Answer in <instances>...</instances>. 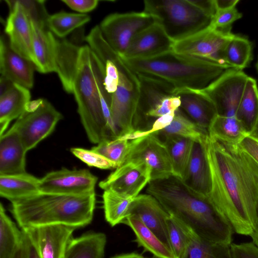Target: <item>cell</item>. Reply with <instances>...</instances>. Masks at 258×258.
Listing matches in <instances>:
<instances>
[{"instance_id": "1", "label": "cell", "mask_w": 258, "mask_h": 258, "mask_svg": "<svg viewBox=\"0 0 258 258\" xmlns=\"http://www.w3.org/2000/svg\"><path fill=\"white\" fill-rule=\"evenodd\" d=\"M203 144L211 181L207 200L226 217L235 232L249 236L258 205V164L238 145L209 135Z\"/></svg>"}, {"instance_id": "2", "label": "cell", "mask_w": 258, "mask_h": 258, "mask_svg": "<svg viewBox=\"0 0 258 258\" xmlns=\"http://www.w3.org/2000/svg\"><path fill=\"white\" fill-rule=\"evenodd\" d=\"M146 191L169 215L181 220L199 237L231 245L233 228L228 220L207 199L190 191L177 177L172 175L151 181Z\"/></svg>"}, {"instance_id": "3", "label": "cell", "mask_w": 258, "mask_h": 258, "mask_svg": "<svg viewBox=\"0 0 258 258\" xmlns=\"http://www.w3.org/2000/svg\"><path fill=\"white\" fill-rule=\"evenodd\" d=\"M95 191L81 195L40 192L11 202V212L21 229L52 225L77 228L92 221Z\"/></svg>"}, {"instance_id": "4", "label": "cell", "mask_w": 258, "mask_h": 258, "mask_svg": "<svg viewBox=\"0 0 258 258\" xmlns=\"http://www.w3.org/2000/svg\"><path fill=\"white\" fill-rule=\"evenodd\" d=\"M122 59L136 74L161 79L176 91L203 89L226 71L232 69L173 49L150 57Z\"/></svg>"}, {"instance_id": "5", "label": "cell", "mask_w": 258, "mask_h": 258, "mask_svg": "<svg viewBox=\"0 0 258 258\" xmlns=\"http://www.w3.org/2000/svg\"><path fill=\"white\" fill-rule=\"evenodd\" d=\"M94 52L88 45L80 46L71 82L78 112L89 141L98 144L112 139L107 128L102 103L94 78Z\"/></svg>"}, {"instance_id": "6", "label": "cell", "mask_w": 258, "mask_h": 258, "mask_svg": "<svg viewBox=\"0 0 258 258\" xmlns=\"http://www.w3.org/2000/svg\"><path fill=\"white\" fill-rule=\"evenodd\" d=\"M144 12L155 18L174 42L209 27L212 17L190 0L145 1Z\"/></svg>"}, {"instance_id": "7", "label": "cell", "mask_w": 258, "mask_h": 258, "mask_svg": "<svg viewBox=\"0 0 258 258\" xmlns=\"http://www.w3.org/2000/svg\"><path fill=\"white\" fill-rule=\"evenodd\" d=\"M140 93L138 75L123 62L119 68V82L111 95L110 114L117 137L130 135L136 131Z\"/></svg>"}, {"instance_id": "8", "label": "cell", "mask_w": 258, "mask_h": 258, "mask_svg": "<svg viewBox=\"0 0 258 258\" xmlns=\"http://www.w3.org/2000/svg\"><path fill=\"white\" fill-rule=\"evenodd\" d=\"M62 115L46 99L31 100L11 127L19 136L27 151L53 131Z\"/></svg>"}, {"instance_id": "9", "label": "cell", "mask_w": 258, "mask_h": 258, "mask_svg": "<svg viewBox=\"0 0 258 258\" xmlns=\"http://www.w3.org/2000/svg\"><path fill=\"white\" fill-rule=\"evenodd\" d=\"M156 22L155 18L144 11L116 13L106 16L99 27L109 46L121 55L136 35Z\"/></svg>"}, {"instance_id": "10", "label": "cell", "mask_w": 258, "mask_h": 258, "mask_svg": "<svg viewBox=\"0 0 258 258\" xmlns=\"http://www.w3.org/2000/svg\"><path fill=\"white\" fill-rule=\"evenodd\" d=\"M234 35L231 27L217 29L210 26L186 38L175 42L172 49L179 53L228 66L223 61L222 52Z\"/></svg>"}, {"instance_id": "11", "label": "cell", "mask_w": 258, "mask_h": 258, "mask_svg": "<svg viewBox=\"0 0 258 258\" xmlns=\"http://www.w3.org/2000/svg\"><path fill=\"white\" fill-rule=\"evenodd\" d=\"M248 77L241 70L228 69L201 90L213 102L218 114L236 117Z\"/></svg>"}, {"instance_id": "12", "label": "cell", "mask_w": 258, "mask_h": 258, "mask_svg": "<svg viewBox=\"0 0 258 258\" xmlns=\"http://www.w3.org/2000/svg\"><path fill=\"white\" fill-rule=\"evenodd\" d=\"M48 15H28L32 34L34 64L36 70L43 74L57 73L60 48L61 40L46 26Z\"/></svg>"}, {"instance_id": "13", "label": "cell", "mask_w": 258, "mask_h": 258, "mask_svg": "<svg viewBox=\"0 0 258 258\" xmlns=\"http://www.w3.org/2000/svg\"><path fill=\"white\" fill-rule=\"evenodd\" d=\"M124 162L142 161L150 168L151 181L173 175L171 160L163 141L155 133L137 138ZM174 176V175H173Z\"/></svg>"}, {"instance_id": "14", "label": "cell", "mask_w": 258, "mask_h": 258, "mask_svg": "<svg viewBox=\"0 0 258 258\" xmlns=\"http://www.w3.org/2000/svg\"><path fill=\"white\" fill-rule=\"evenodd\" d=\"M150 167L142 161H130L115 168L99 183L104 190H109L127 198L135 199L151 181Z\"/></svg>"}, {"instance_id": "15", "label": "cell", "mask_w": 258, "mask_h": 258, "mask_svg": "<svg viewBox=\"0 0 258 258\" xmlns=\"http://www.w3.org/2000/svg\"><path fill=\"white\" fill-rule=\"evenodd\" d=\"M98 178L86 169L51 171L40 179L41 192L81 195L95 191Z\"/></svg>"}, {"instance_id": "16", "label": "cell", "mask_w": 258, "mask_h": 258, "mask_svg": "<svg viewBox=\"0 0 258 258\" xmlns=\"http://www.w3.org/2000/svg\"><path fill=\"white\" fill-rule=\"evenodd\" d=\"M6 2L10 11L5 31L9 44L14 51L34 63L32 34L29 17L19 0Z\"/></svg>"}, {"instance_id": "17", "label": "cell", "mask_w": 258, "mask_h": 258, "mask_svg": "<svg viewBox=\"0 0 258 258\" xmlns=\"http://www.w3.org/2000/svg\"><path fill=\"white\" fill-rule=\"evenodd\" d=\"M76 227L52 225L22 229L37 249L41 258H63Z\"/></svg>"}, {"instance_id": "18", "label": "cell", "mask_w": 258, "mask_h": 258, "mask_svg": "<svg viewBox=\"0 0 258 258\" xmlns=\"http://www.w3.org/2000/svg\"><path fill=\"white\" fill-rule=\"evenodd\" d=\"M133 215L171 249L168 231L170 215L153 196L148 194L138 195L129 209L128 216Z\"/></svg>"}, {"instance_id": "19", "label": "cell", "mask_w": 258, "mask_h": 258, "mask_svg": "<svg viewBox=\"0 0 258 258\" xmlns=\"http://www.w3.org/2000/svg\"><path fill=\"white\" fill-rule=\"evenodd\" d=\"M174 43L156 22L136 35L120 56L125 59L150 57L172 50Z\"/></svg>"}, {"instance_id": "20", "label": "cell", "mask_w": 258, "mask_h": 258, "mask_svg": "<svg viewBox=\"0 0 258 258\" xmlns=\"http://www.w3.org/2000/svg\"><path fill=\"white\" fill-rule=\"evenodd\" d=\"M34 63L22 57L11 47L8 39H0L1 77L29 89L34 85Z\"/></svg>"}, {"instance_id": "21", "label": "cell", "mask_w": 258, "mask_h": 258, "mask_svg": "<svg viewBox=\"0 0 258 258\" xmlns=\"http://www.w3.org/2000/svg\"><path fill=\"white\" fill-rule=\"evenodd\" d=\"M203 141L194 142L183 176L179 179L190 191L207 199L210 190L211 181Z\"/></svg>"}, {"instance_id": "22", "label": "cell", "mask_w": 258, "mask_h": 258, "mask_svg": "<svg viewBox=\"0 0 258 258\" xmlns=\"http://www.w3.org/2000/svg\"><path fill=\"white\" fill-rule=\"evenodd\" d=\"M180 100V109L200 127L208 131L217 114L211 100L201 90L184 89L176 91Z\"/></svg>"}, {"instance_id": "23", "label": "cell", "mask_w": 258, "mask_h": 258, "mask_svg": "<svg viewBox=\"0 0 258 258\" xmlns=\"http://www.w3.org/2000/svg\"><path fill=\"white\" fill-rule=\"evenodd\" d=\"M27 152L19 136L12 128L0 136V175L26 173Z\"/></svg>"}, {"instance_id": "24", "label": "cell", "mask_w": 258, "mask_h": 258, "mask_svg": "<svg viewBox=\"0 0 258 258\" xmlns=\"http://www.w3.org/2000/svg\"><path fill=\"white\" fill-rule=\"evenodd\" d=\"M30 101L29 89L14 83L0 94V136L5 133L11 121L23 113Z\"/></svg>"}, {"instance_id": "25", "label": "cell", "mask_w": 258, "mask_h": 258, "mask_svg": "<svg viewBox=\"0 0 258 258\" xmlns=\"http://www.w3.org/2000/svg\"><path fill=\"white\" fill-rule=\"evenodd\" d=\"M40 179L27 172L0 175V196L11 202L39 194Z\"/></svg>"}, {"instance_id": "26", "label": "cell", "mask_w": 258, "mask_h": 258, "mask_svg": "<svg viewBox=\"0 0 258 258\" xmlns=\"http://www.w3.org/2000/svg\"><path fill=\"white\" fill-rule=\"evenodd\" d=\"M107 238L102 232H91L72 238L63 258H104Z\"/></svg>"}, {"instance_id": "27", "label": "cell", "mask_w": 258, "mask_h": 258, "mask_svg": "<svg viewBox=\"0 0 258 258\" xmlns=\"http://www.w3.org/2000/svg\"><path fill=\"white\" fill-rule=\"evenodd\" d=\"M123 224L133 230L136 236L135 241L145 250L157 258H176L172 250L136 215L128 216Z\"/></svg>"}, {"instance_id": "28", "label": "cell", "mask_w": 258, "mask_h": 258, "mask_svg": "<svg viewBox=\"0 0 258 258\" xmlns=\"http://www.w3.org/2000/svg\"><path fill=\"white\" fill-rule=\"evenodd\" d=\"M209 136L220 142L238 145L249 135L236 117H229L218 113L212 119L209 126Z\"/></svg>"}, {"instance_id": "29", "label": "cell", "mask_w": 258, "mask_h": 258, "mask_svg": "<svg viewBox=\"0 0 258 258\" xmlns=\"http://www.w3.org/2000/svg\"><path fill=\"white\" fill-rule=\"evenodd\" d=\"M159 138L163 141L169 154L173 175L181 179L188 162L195 141L177 136H166Z\"/></svg>"}, {"instance_id": "30", "label": "cell", "mask_w": 258, "mask_h": 258, "mask_svg": "<svg viewBox=\"0 0 258 258\" xmlns=\"http://www.w3.org/2000/svg\"><path fill=\"white\" fill-rule=\"evenodd\" d=\"M236 116L250 134L258 119V88L251 77L247 79Z\"/></svg>"}, {"instance_id": "31", "label": "cell", "mask_w": 258, "mask_h": 258, "mask_svg": "<svg viewBox=\"0 0 258 258\" xmlns=\"http://www.w3.org/2000/svg\"><path fill=\"white\" fill-rule=\"evenodd\" d=\"M155 134L160 138L166 136H177L195 142H202L208 135V132L195 123L179 108L175 111L171 123Z\"/></svg>"}, {"instance_id": "32", "label": "cell", "mask_w": 258, "mask_h": 258, "mask_svg": "<svg viewBox=\"0 0 258 258\" xmlns=\"http://www.w3.org/2000/svg\"><path fill=\"white\" fill-rule=\"evenodd\" d=\"M252 54L251 43L247 38L234 34L225 45L222 58L226 65L242 71L249 64Z\"/></svg>"}, {"instance_id": "33", "label": "cell", "mask_w": 258, "mask_h": 258, "mask_svg": "<svg viewBox=\"0 0 258 258\" xmlns=\"http://www.w3.org/2000/svg\"><path fill=\"white\" fill-rule=\"evenodd\" d=\"M23 239L20 231L0 204V258H13Z\"/></svg>"}, {"instance_id": "34", "label": "cell", "mask_w": 258, "mask_h": 258, "mask_svg": "<svg viewBox=\"0 0 258 258\" xmlns=\"http://www.w3.org/2000/svg\"><path fill=\"white\" fill-rule=\"evenodd\" d=\"M180 258H233L230 245L204 240L195 234Z\"/></svg>"}, {"instance_id": "35", "label": "cell", "mask_w": 258, "mask_h": 258, "mask_svg": "<svg viewBox=\"0 0 258 258\" xmlns=\"http://www.w3.org/2000/svg\"><path fill=\"white\" fill-rule=\"evenodd\" d=\"M102 198L106 221L112 227L123 223L135 199L125 198L109 190H104Z\"/></svg>"}, {"instance_id": "36", "label": "cell", "mask_w": 258, "mask_h": 258, "mask_svg": "<svg viewBox=\"0 0 258 258\" xmlns=\"http://www.w3.org/2000/svg\"><path fill=\"white\" fill-rule=\"evenodd\" d=\"M90 19V17L86 14L61 12L48 15L46 20V24L55 36L62 38L89 22Z\"/></svg>"}, {"instance_id": "37", "label": "cell", "mask_w": 258, "mask_h": 258, "mask_svg": "<svg viewBox=\"0 0 258 258\" xmlns=\"http://www.w3.org/2000/svg\"><path fill=\"white\" fill-rule=\"evenodd\" d=\"M134 143V139L128 140L117 137L103 141L91 149L114 163L117 167L124 163Z\"/></svg>"}, {"instance_id": "38", "label": "cell", "mask_w": 258, "mask_h": 258, "mask_svg": "<svg viewBox=\"0 0 258 258\" xmlns=\"http://www.w3.org/2000/svg\"><path fill=\"white\" fill-rule=\"evenodd\" d=\"M169 215L168 231L171 249L176 258H180L195 233L181 220Z\"/></svg>"}, {"instance_id": "39", "label": "cell", "mask_w": 258, "mask_h": 258, "mask_svg": "<svg viewBox=\"0 0 258 258\" xmlns=\"http://www.w3.org/2000/svg\"><path fill=\"white\" fill-rule=\"evenodd\" d=\"M71 153L89 166L109 169L117 168L116 165L99 153L81 148H72Z\"/></svg>"}, {"instance_id": "40", "label": "cell", "mask_w": 258, "mask_h": 258, "mask_svg": "<svg viewBox=\"0 0 258 258\" xmlns=\"http://www.w3.org/2000/svg\"><path fill=\"white\" fill-rule=\"evenodd\" d=\"M242 17L236 7L224 10H218L212 18L211 26L217 29L231 27V25Z\"/></svg>"}, {"instance_id": "41", "label": "cell", "mask_w": 258, "mask_h": 258, "mask_svg": "<svg viewBox=\"0 0 258 258\" xmlns=\"http://www.w3.org/2000/svg\"><path fill=\"white\" fill-rule=\"evenodd\" d=\"M233 258H258V247L253 242L231 243Z\"/></svg>"}, {"instance_id": "42", "label": "cell", "mask_w": 258, "mask_h": 258, "mask_svg": "<svg viewBox=\"0 0 258 258\" xmlns=\"http://www.w3.org/2000/svg\"><path fill=\"white\" fill-rule=\"evenodd\" d=\"M72 10L84 14L94 10L98 6V0H62Z\"/></svg>"}, {"instance_id": "43", "label": "cell", "mask_w": 258, "mask_h": 258, "mask_svg": "<svg viewBox=\"0 0 258 258\" xmlns=\"http://www.w3.org/2000/svg\"><path fill=\"white\" fill-rule=\"evenodd\" d=\"M245 153L252 157L258 164V139L248 135L238 144Z\"/></svg>"}, {"instance_id": "44", "label": "cell", "mask_w": 258, "mask_h": 258, "mask_svg": "<svg viewBox=\"0 0 258 258\" xmlns=\"http://www.w3.org/2000/svg\"><path fill=\"white\" fill-rule=\"evenodd\" d=\"M23 231V239L13 258H27V242L26 233Z\"/></svg>"}, {"instance_id": "45", "label": "cell", "mask_w": 258, "mask_h": 258, "mask_svg": "<svg viewBox=\"0 0 258 258\" xmlns=\"http://www.w3.org/2000/svg\"><path fill=\"white\" fill-rule=\"evenodd\" d=\"M239 0H215L217 10L235 7Z\"/></svg>"}, {"instance_id": "46", "label": "cell", "mask_w": 258, "mask_h": 258, "mask_svg": "<svg viewBox=\"0 0 258 258\" xmlns=\"http://www.w3.org/2000/svg\"><path fill=\"white\" fill-rule=\"evenodd\" d=\"M24 232L26 233L27 237V258H41L37 248L29 238L26 232L25 231Z\"/></svg>"}, {"instance_id": "47", "label": "cell", "mask_w": 258, "mask_h": 258, "mask_svg": "<svg viewBox=\"0 0 258 258\" xmlns=\"http://www.w3.org/2000/svg\"><path fill=\"white\" fill-rule=\"evenodd\" d=\"M111 258H145L142 255L136 253V252H131L123 253L121 254L116 255L112 257Z\"/></svg>"}, {"instance_id": "48", "label": "cell", "mask_w": 258, "mask_h": 258, "mask_svg": "<svg viewBox=\"0 0 258 258\" xmlns=\"http://www.w3.org/2000/svg\"><path fill=\"white\" fill-rule=\"evenodd\" d=\"M250 135L258 139V119H257Z\"/></svg>"}, {"instance_id": "49", "label": "cell", "mask_w": 258, "mask_h": 258, "mask_svg": "<svg viewBox=\"0 0 258 258\" xmlns=\"http://www.w3.org/2000/svg\"><path fill=\"white\" fill-rule=\"evenodd\" d=\"M256 68L257 72H258V58H257V62L256 63Z\"/></svg>"}]
</instances>
